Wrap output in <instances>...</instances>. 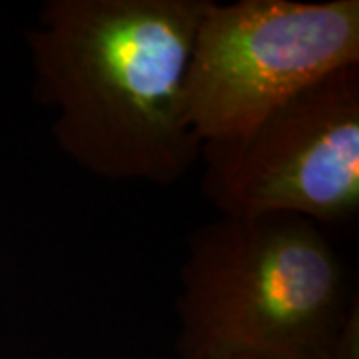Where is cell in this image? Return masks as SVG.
<instances>
[{
    "mask_svg": "<svg viewBox=\"0 0 359 359\" xmlns=\"http://www.w3.org/2000/svg\"><path fill=\"white\" fill-rule=\"evenodd\" d=\"M210 2H44L28 32L34 92L66 158L96 178L154 186L200 162L186 72Z\"/></svg>",
    "mask_w": 359,
    "mask_h": 359,
    "instance_id": "1",
    "label": "cell"
},
{
    "mask_svg": "<svg viewBox=\"0 0 359 359\" xmlns=\"http://www.w3.org/2000/svg\"><path fill=\"white\" fill-rule=\"evenodd\" d=\"M182 359H359L358 299L320 224L218 216L180 273Z\"/></svg>",
    "mask_w": 359,
    "mask_h": 359,
    "instance_id": "2",
    "label": "cell"
},
{
    "mask_svg": "<svg viewBox=\"0 0 359 359\" xmlns=\"http://www.w3.org/2000/svg\"><path fill=\"white\" fill-rule=\"evenodd\" d=\"M349 66H359V0H212L186 72L190 120L202 144L242 136Z\"/></svg>",
    "mask_w": 359,
    "mask_h": 359,
    "instance_id": "3",
    "label": "cell"
},
{
    "mask_svg": "<svg viewBox=\"0 0 359 359\" xmlns=\"http://www.w3.org/2000/svg\"><path fill=\"white\" fill-rule=\"evenodd\" d=\"M202 192L226 218L359 214V66L325 76L242 136L202 144Z\"/></svg>",
    "mask_w": 359,
    "mask_h": 359,
    "instance_id": "4",
    "label": "cell"
},
{
    "mask_svg": "<svg viewBox=\"0 0 359 359\" xmlns=\"http://www.w3.org/2000/svg\"><path fill=\"white\" fill-rule=\"evenodd\" d=\"M178 359H182V358H178Z\"/></svg>",
    "mask_w": 359,
    "mask_h": 359,
    "instance_id": "5",
    "label": "cell"
}]
</instances>
